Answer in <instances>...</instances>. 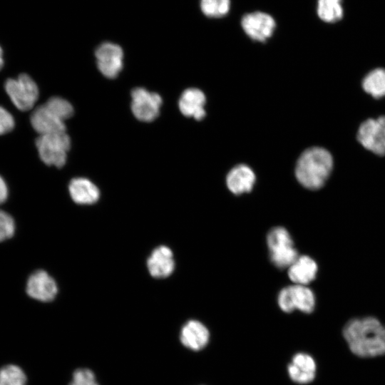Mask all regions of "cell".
<instances>
[{"mask_svg":"<svg viewBox=\"0 0 385 385\" xmlns=\"http://www.w3.org/2000/svg\"><path fill=\"white\" fill-rule=\"evenodd\" d=\"M342 334L350 351L357 356L371 358L385 354V325L374 317L349 320Z\"/></svg>","mask_w":385,"mask_h":385,"instance_id":"cell-1","label":"cell"},{"mask_svg":"<svg viewBox=\"0 0 385 385\" xmlns=\"http://www.w3.org/2000/svg\"><path fill=\"white\" fill-rule=\"evenodd\" d=\"M333 159L329 151L318 147L306 150L299 157L295 175L299 183L309 190L321 188L329 177Z\"/></svg>","mask_w":385,"mask_h":385,"instance_id":"cell-2","label":"cell"},{"mask_svg":"<svg viewBox=\"0 0 385 385\" xmlns=\"http://www.w3.org/2000/svg\"><path fill=\"white\" fill-rule=\"evenodd\" d=\"M73 114V108L68 101L53 96L33 109L30 123L38 135L66 132L65 120Z\"/></svg>","mask_w":385,"mask_h":385,"instance_id":"cell-3","label":"cell"},{"mask_svg":"<svg viewBox=\"0 0 385 385\" xmlns=\"http://www.w3.org/2000/svg\"><path fill=\"white\" fill-rule=\"evenodd\" d=\"M4 88L11 102L19 111L26 112L34 108L39 91L36 83L29 75L23 73L16 78H9L4 82Z\"/></svg>","mask_w":385,"mask_h":385,"instance_id":"cell-4","label":"cell"},{"mask_svg":"<svg viewBox=\"0 0 385 385\" xmlns=\"http://www.w3.org/2000/svg\"><path fill=\"white\" fill-rule=\"evenodd\" d=\"M35 145L44 164L61 168L66 161L71 139L66 132L40 135L35 140Z\"/></svg>","mask_w":385,"mask_h":385,"instance_id":"cell-5","label":"cell"},{"mask_svg":"<svg viewBox=\"0 0 385 385\" xmlns=\"http://www.w3.org/2000/svg\"><path fill=\"white\" fill-rule=\"evenodd\" d=\"M270 257L278 268L289 267L297 258V251L289 232L282 227L272 228L267 237Z\"/></svg>","mask_w":385,"mask_h":385,"instance_id":"cell-6","label":"cell"},{"mask_svg":"<svg viewBox=\"0 0 385 385\" xmlns=\"http://www.w3.org/2000/svg\"><path fill=\"white\" fill-rule=\"evenodd\" d=\"M278 304L285 312L298 309L304 313L312 312L315 307V296L307 285L297 284L283 288L279 293Z\"/></svg>","mask_w":385,"mask_h":385,"instance_id":"cell-7","label":"cell"},{"mask_svg":"<svg viewBox=\"0 0 385 385\" xmlns=\"http://www.w3.org/2000/svg\"><path fill=\"white\" fill-rule=\"evenodd\" d=\"M359 142L378 155H385V116L363 122L357 133Z\"/></svg>","mask_w":385,"mask_h":385,"instance_id":"cell-8","label":"cell"},{"mask_svg":"<svg viewBox=\"0 0 385 385\" xmlns=\"http://www.w3.org/2000/svg\"><path fill=\"white\" fill-rule=\"evenodd\" d=\"M131 98V111L137 119L151 122L158 116L162 98L158 93L136 88L132 91Z\"/></svg>","mask_w":385,"mask_h":385,"instance_id":"cell-9","label":"cell"},{"mask_svg":"<svg viewBox=\"0 0 385 385\" xmlns=\"http://www.w3.org/2000/svg\"><path fill=\"white\" fill-rule=\"evenodd\" d=\"M97 66L101 73L108 78L117 77L123 68V52L120 46L104 42L95 51Z\"/></svg>","mask_w":385,"mask_h":385,"instance_id":"cell-10","label":"cell"},{"mask_svg":"<svg viewBox=\"0 0 385 385\" xmlns=\"http://www.w3.org/2000/svg\"><path fill=\"white\" fill-rule=\"evenodd\" d=\"M26 290L27 294L38 301H52L58 292L54 279L44 270H37L28 278Z\"/></svg>","mask_w":385,"mask_h":385,"instance_id":"cell-11","label":"cell"},{"mask_svg":"<svg viewBox=\"0 0 385 385\" xmlns=\"http://www.w3.org/2000/svg\"><path fill=\"white\" fill-rule=\"evenodd\" d=\"M276 24L267 14L253 12L245 15L242 19V27L252 39L265 42L274 31Z\"/></svg>","mask_w":385,"mask_h":385,"instance_id":"cell-12","label":"cell"},{"mask_svg":"<svg viewBox=\"0 0 385 385\" xmlns=\"http://www.w3.org/2000/svg\"><path fill=\"white\" fill-rule=\"evenodd\" d=\"M287 370L289 378L294 382L307 384L315 379L317 364L311 355L299 352L293 356Z\"/></svg>","mask_w":385,"mask_h":385,"instance_id":"cell-13","label":"cell"},{"mask_svg":"<svg viewBox=\"0 0 385 385\" xmlns=\"http://www.w3.org/2000/svg\"><path fill=\"white\" fill-rule=\"evenodd\" d=\"M180 339L185 347L193 351H200L208 344L210 332L202 322L190 320L182 327Z\"/></svg>","mask_w":385,"mask_h":385,"instance_id":"cell-14","label":"cell"},{"mask_svg":"<svg viewBox=\"0 0 385 385\" xmlns=\"http://www.w3.org/2000/svg\"><path fill=\"white\" fill-rule=\"evenodd\" d=\"M150 275L155 278L170 276L175 269V261L171 250L166 246L155 248L147 261Z\"/></svg>","mask_w":385,"mask_h":385,"instance_id":"cell-15","label":"cell"},{"mask_svg":"<svg viewBox=\"0 0 385 385\" xmlns=\"http://www.w3.org/2000/svg\"><path fill=\"white\" fill-rule=\"evenodd\" d=\"M253 170L246 165H238L227 174L226 183L229 190L235 195H240L252 190L255 183Z\"/></svg>","mask_w":385,"mask_h":385,"instance_id":"cell-16","label":"cell"},{"mask_svg":"<svg viewBox=\"0 0 385 385\" xmlns=\"http://www.w3.org/2000/svg\"><path fill=\"white\" fill-rule=\"evenodd\" d=\"M205 96L202 91L197 88L186 89L179 100L180 112L187 117H192L197 120L205 116Z\"/></svg>","mask_w":385,"mask_h":385,"instance_id":"cell-17","label":"cell"},{"mask_svg":"<svg viewBox=\"0 0 385 385\" xmlns=\"http://www.w3.org/2000/svg\"><path fill=\"white\" fill-rule=\"evenodd\" d=\"M290 279L297 284L307 285L317 276L318 267L317 262L309 256L302 255L288 267Z\"/></svg>","mask_w":385,"mask_h":385,"instance_id":"cell-18","label":"cell"},{"mask_svg":"<svg viewBox=\"0 0 385 385\" xmlns=\"http://www.w3.org/2000/svg\"><path fill=\"white\" fill-rule=\"evenodd\" d=\"M68 191L72 200L80 205L93 204L100 197V191L97 186L83 178L71 180L68 185Z\"/></svg>","mask_w":385,"mask_h":385,"instance_id":"cell-19","label":"cell"},{"mask_svg":"<svg viewBox=\"0 0 385 385\" xmlns=\"http://www.w3.org/2000/svg\"><path fill=\"white\" fill-rule=\"evenodd\" d=\"M364 90L376 98L385 96V69L376 68L369 73L363 80Z\"/></svg>","mask_w":385,"mask_h":385,"instance_id":"cell-20","label":"cell"},{"mask_svg":"<svg viewBox=\"0 0 385 385\" xmlns=\"http://www.w3.org/2000/svg\"><path fill=\"white\" fill-rule=\"evenodd\" d=\"M341 3V0H318V16L329 23L340 20L343 15Z\"/></svg>","mask_w":385,"mask_h":385,"instance_id":"cell-21","label":"cell"},{"mask_svg":"<svg viewBox=\"0 0 385 385\" xmlns=\"http://www.w3.org/2000/svg\"><path fill=\"white\" fill-rule=\"evenodd\" d=\"M26 376L19 366H4L0 369V385H26Z\"/></svg>","mask_w":385,"mask_h":385,"instance_id":"cell-22","label":"cell"},{"mask_svg":"<svg viewBox=\"0 0 385 385\" xmlns=\"http://www.w3.org/2000/svg\"><path fill=\"white\" fill-rule=\"evenodd\" d=\"M200 7L205 16L219 18L229 11L230 0H201Z\"/></svg>","mask_w":385,"mask_h":385,"instance_id":"cell-23","label":"cell"},{"mask_svg":"<svg viewBox=\"0 0 385 385\" xmlns=\"http://www.w3.org/2000/svg\"><path fill=\"white\" fill-rule=\"evenodd\" d=\"M15 229L14 218L6 212L0 210V242L13 237Z\"/></svg>","mask_w":385,"mask_h":385,"instance_id":"cell-24","label":"cell"},{"mask_svg":"<svg viewBox=\"0 0 385 385\" xmlns=\"http://www.w3.org/2000/svg\"><path fill=\"white\" fill-rule=\"evenodd\" d=\"M70 385H98L94 374L88 369L75 371Z\"/></svg>","mask_w":385,"mask_h":385,"instance_id":"cell-25","label":"cell"},{"mask_svg":"<svg viewBox=\"0 0 385 385\" xmlns=\"http://www.w3.org/2000/svg\"><path fill=\"white\" fill-rule=\"evenodd\" d=\"M14 115L4 106H0V135L11 133L15 128Z\"/></svg>","mask_w":385,"mask_h":385,"instance_id":"cell-26","label":"cell"},{"mask_svg":"<svg viewBox=\"0 0 385 385\" xmlns=\"http://www.w3.org/2000/svg\"><path fill=\"white\" fill-rule=\"evenodd\" d=\"M9 196V188L5 180L0 175V205L6 202Z\"/></svg>","mask_w":385,"mask_h":385,"instance_id":"cell-27","label":"cell"},{"mask_svg":"<svg viewBox=\"0 0 385 385\" xmlns=\"http://www.w3.org/2000/svg\"><path fill=\"white\" fill-rule=\"evenodd\" d=\"M4 65V51L0 46V71L2 69Z\"/></svg>","mask_w":385,"mask_h":385,"instance_id":"cell-28","label":"cell"}]
</instances>
